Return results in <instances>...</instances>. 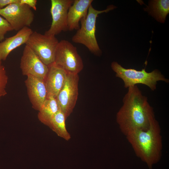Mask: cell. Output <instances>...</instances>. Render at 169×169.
<instances>
[{"label": "cell", "mask_w": 169, "mask_h": 169, "mask_svg": "<svg viewBox=\"0 0 169 169\" xmlns=\"http://www.w3.org/2000/svg\"><path fill=\"white\" fill-rule=\"evenodd\" d=\"M115 8L114 6L110 5L106 9L100 11L95 9L91 5L89 8L87 16L81 20V26L72 37V41L84 45L94 54L100 55L101 51L95 36L96 18L99 14L108 12Z\"/></svg>", "instance_id": "3957f363"}, {"label": "cell", "mask_w": 169, "mask_h": 169, "mask_svg": "<svg viewBox=\"0 0 169 169\" xmlns=\"http://www.w3.org/2000/svg\"><path fill=\"white\" fill-rule=\"evenodd\" d=\"M0 15L8 21L13 30L16 31L30 27L34 17L31 8L19 2L0 9Z\"/></svg>", "instance_id": "ba28073f"}, {"label": "cell", "mask_w": 169, "mask_h": 169, "mask_svg": "<svg viewBox=\"0 0 169 169\" xmlns=\"http://www.w3.org/2000/svg\"><path fill=\"white\" fill-rule=\"evenodd\" d=\"M73 0H51L50 12L52 22L44 34L55 36L62 32L68 31V13Z\"/></svg>", "instance_id": "9c48e42d"}, {"label": "cell", "mask_w": 169, "mask_h": 169, "mask_svg": "<svg viewBox=\"0 0 169 169\" xmlns=\"http://www.w3.org/2000/svg\"><path fill=\"white\" fill-rule=\"evenodd\" d=\"M148 9L150 14L158 21L164 22L169 13V1L157 0L151 1Z\"/></svg>", "instance_id": "e0dca14e"}, {"label": "cell", "mask_w": 169, "mask_h": 169, "mask_svg": "<svg viewBox=\"0 0 169 169\" xmlns=\"http://www.w3.org/2000/svg\"><path fill=\"white\" fill-rule=\"evenodd\" d=\"M126 136L136 155L152 169L160 160L162 149L161 129L155 118L147 130L135 131Z\"/></svg>", "instance_id": "7a4b0ae2"}, {"label": "cell", "mask_w": 169, "mask_h": 169, "mask_svg": "<svg viewBox=\"0 0 169 169\" xmlns=\"http://www.w3.org/2000/svg\"><path fill=\"white\" fill-rule=\"evenodd\" d=\"M0 9H1L0 8Z\"/></svg>", "instance_id": "7402d4cb"}, {"label": "cell", "mask_w": 169, "mask_h": 169, "mask_svg": "<svg viewBox=\"0 0 169 169\" xmlns=\"http://www.w3.org/2000/svg\"><path fill=\"white\" fill-rule=\"evenodd\" d=\"M59 110L56 99L47 98L38 111V118L41 123L49 127L52 118Z\"/></svg>", "instance_id": "9a60e30c"}, {"label": "cell", "mask_w": 169, "mask_h": 169, "mask_svg": "<svg viewBox=\"0 0 169 169\" xmlns=\"http://www.w3.org/2000/svg\"><path fill=\"white\" fill-rule=\"evenodd\" d=\"M37 2L36 0H20L19 3L21 4L26 5L34 10H36Z\"/></svg>", "instance_id": "ffe728a7"}, {"label": "cell", "mask_w": 169, "mask_h": 169, "mask_svg": "<svg viewBox=\"0 0 169 169\" xmlns=\"http://www.w3.org/2000/svg\"><path fill=\"white\" fill-rule=\"evenodd\" d=\"M78 74L67 73L65 82L56 98L59 109L66 119L73 112L78 96Z\"/></svg>", "instance_id": "52a82bcc"}, {"label": "cell", "mask_w": 169, "mask_h": 169, "mask_svg": "<svg viewBox=\"0 0 169 169\" xmlns=\"http://www.w3.org/2000/svg\"><path fill=\"white\" fill-rule=\"evenodd\" d=\"M8 77L4 66L0 61V100L7 94L6 87Z\"/></svg>", "instance_id": "ac0fdd59"}, {"label": "cell", "mask_w": 169, "mask_h": 169, "mask_svg": "<svg viewBox=\"0 0 169 169\" xmlns=\"http://www.w3.org/2000/svg\"><path fill=\"white\" fill-rule=\"evenodd\" d=\"M123 101L116 116L121 132L126 136L135 131L147 130L155 118L154 112L147 97L142 94L137 85L128 88Z\"/></svg>", "instance_id": "6da1fadb"}, {"label": "cell", "mask_w": 169, "mask_h": 169, "mask_svg": "<svg viewBox=\"0 0 169 169\" xmlns=\"http://www.w3.org/2000/svg\"><path fill=\"white\" fill-rule=\"evenodd\" d=\"M59 42L55 36L43 34L34 31L30 36L26 45L34 52L44 64L48 66L54 63Z\"/></svg>", "instance_id": "8992f818"}, {"label": "cell", "mask_w": 169, "mask_h": 169, "mask_svg": "<svg viewBox=\"0 0 169 169\" xmlns=\"http://www.w3.org/2000/svg\"><path fill=\"white\" fill-rule=\"evenodd\" d=\"M25 83L32 107L38 111L47 97L44 80L28 75Z\"/></svg>", "instance_id": "8fae6325"}, {"label": "cell", "mask_w": 169, "mask_h": 169, "mask_svg": "<svg viewBox=\"0 0 169 169\" xmlns=\"http://www.w3.org/2000/svg\"><path fill=\"white\" fill-rule=\"evenodd\" d=\"M33 32L29 27H25L14 35L0 42V61L5 60L12 51L26 44Z\"/></svg>", "instance_id": "4fadbf2b"}, {"label": "cell", "mask_w": 169, "mask_h": 169, "mask_svg": "<svg viewBox=\"0 0 169 169\" xmlns=\"http://www.w3.org/2000/svg\"><path fill=\"white\" fill-rule=\"evenodd\" d=\"M93 0H74L68 13V31L77 30L80 28L79 22L87 15L89 8Z\"/></svg>", "instance_id": "5bb4252c"}, {"label": "cell", "mask_w": 169, "mask_h": 169, "mask_svg": "<svg viewBox=\"0 0 169 169\" xmlns=\"http://www.w3.org/2000/svg\"><path fill=\"white\" fill-rule=\"evenodd\" d=\"M20 0H0V8H3L11 4L19 2Z\"/></svg>", "instance_id": "44dd1931"}, {"label": "cell", "mask_w": 169, "mask_h": 169, "mask_svg": "<svg viewBox=\"0 0 169 169\" xmlns=\"http://www.w3.org/2000/svg\"><path fill=\"white\" fill-rule=\"evenodd\" d=\"M13 29L8 21L0 15V42L3 40L7 33Z\"/></svg>", "instance_id": "d6986e66"}, {"label": "cell", "mask_w": 169, "mask_h": 169, "mask_svg": "<svg viewBox=\"0 0 169 169\" xmlns=\"http://www.w3.org/2000/svg\"><path fill=\"white\" fill-rule=\"evenodd\" d=\"M54 63L67 73L78 74L84 67L83 60L77 48L66 40L59 41Z\"/></svg>", "instance_id": "5b68a950"}, {"label": "cell", "mask_w": 169, "mask_h": 169, "mask_svg": "<svg viewBox=\"0 0 169 169\" xmlns=\"http://www.w3.org/2000/svg\"><path fill=\"white\" fill-rule=\"evenodd\" d=\"M66 120L64 113L59 110L52 118L49 128L58 136L68 141L71 136L66 128Z\"/></svg>", "instance_id": "2e32d148"}, {"label": "cell", "mask_w": 169, "mask_h": 169, "mask_svg": "<svg viewBox=\"0 0 169 169\" xmlns=\"http://www.w3.org/2000/svg\"><path fill=\"white\" fill-rule=\"evenodd\" d=\"M49 70L44 80L47 97L56 98L64 86L67 73L54 63L48 66Z\"/></svg>", "instance_id": "7c38bea8"}, {"label": "cell", "mask_w": 169, "mask_h": 169, "mask_svg": "<svg viewBox=\"0 0 169 169\" xmlns=\"http://www.w3.org/2000/svg\"><path fill=\"white\" fill-rule=\"evenodd\" d=\"M111 67L115 73L116 77L123 80L125 88L141 84L148 86L154 91L156 89L157 81H163L166 83L169 82V80L157 69L148 73L145 68L141 71L135 69H125L116 62L111 63Z\"/></svg>", "instance_id": "277c9868"}, {"label": "cell", "mask_w": 169, "mask_h": 169, "mask_svg": "<svg viewBox=\"0 0 169 169\" xmlns=\"http://www.w3.org/2000/svg\"><path fill=\"white\" fill-rule=\"evenodd\" d=\"M20 68L23 75H31L44 80L49 70L48 66L40 60L27 45L25 46L21 57Z\"/></svg>", "instance_id": "30bf717a"}]
</instances>
